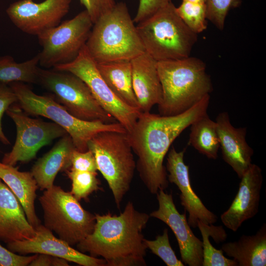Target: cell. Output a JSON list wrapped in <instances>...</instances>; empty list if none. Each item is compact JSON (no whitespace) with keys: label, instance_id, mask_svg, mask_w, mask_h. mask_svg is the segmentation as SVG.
Masks as SVG:
<instances>
[{"label":"cell","instance_id":"cell-1","mask_svg":"<svg viewBox=\"0 0 266 266\" xmlns=\"http://www.w3.org/2000/svg\"><path fill=\"white\" fill-rule=\"evenodd\" d=\"M207 95L186 111L173 116L141 112L127 133L139 177L149 192L156 195L168 185L164 161L174 140L196 120L207 113Z\"/></svg>","mask_w":266,"mask_h":266},{"label":"cell","instance_id":"cell-2","mask_svg":"<svg viewBox=\"0 0 266 266\" xmlns=\"http://www.w3.org/2000/svg\"><path fill=\"white\" fill-rule=\"evenodd\" d=\"M91 233L78 243L77 250L101 257L106 266H144L147 247L142 233L150 217L129 201L119 215L95 214Z\"/></svg>","mask_w":266,"mask_h":266},{"label":"cell","instance_id":"cell-3","mask_svg":"<svg viewBox=\"0 0 266 266\" xmlns=\"http://www.w3.org/2000/svg\"><path fill=\"white\" fill-rule=\"evenodd\" d=\"M157 69L162 89L158 104L161 115L183 113L213 90L205 64L198 58L157 62Z\"/></svg>","mask_w":266,"mask_h":266},{"label":"cell","instance_id":"cell-4","mask_svg":"<svg viewBox=\"0 0 266 266\" xmlns=\"http://www.w3.org/2000/svg\"><path fill=\"white\" fill-rule=\"evenodd\" d=\"M86 47L97 63L129 60L145 52L126 4L114 7L94 24Z\"/></svg>","mask_w":266,"mask_h":266},{"label":"cell","instance_id":"cell-5","mask_svg":"<svg viewBox=\"0 0 266 266\" xmlns=\"http://www.w3.org/2000/svg\"><path fill=\"white\" fill-rule=\"evenodd\" d=\"M136 27L145 52L157 62L189 57L198 40V34L182 21L172 2Z\"/></svg>","mask_w":266,"mask_h":266},{"label":"cell","instance_id":"cell-6","mask_svg":"<svg viewBox=\"0 0 266 266\" xmlns=\"http://www.w3.org/2000/svg\"><path fill=\"white\" fill-rule=\"evenodd\" d=\"M8 84L17 97V104L25 113L44 117L61 126L70 136L75 149L79 151L88 150L89 141L100 132L127 133L119 122L106 123L79 119L69 113L54 98L37 95L25 83L13 82Z\"/></svg>","mask_w":266,"mask_h":266},{"label":"cell","instance_id":"cell-7","mask_svg":"<svg viewBox=\"0 0 266 266\" xmlns=\"http://www.w3.org/2000/svg\"><path fill=\"white\" fill-rule=\"evenodd\" d=\"M96 159L98 170L106 180L116 206L129 191L136 163L127 133L103 131L92 137L88 144Z\"/></svg>","mask_w":266,"mask_h":266},{"label":"cell","instance_id":"cell-8","mask_svg":"<svg viewBox=\"0 0 266 266\" xmlns=\"http://www.w3.org/2000/svg\"><path fill=\"white\" fill-rule=\"evenodd\" d=\"M38 200L43 211L44 226L71 246L93 231L95 214L84 209L70 192L54 185Z\"/></svg>","mask_w":266,"mask_h":266},{"label":"cell","instance_id":"cell-9","mask_svg":"<svg viewBox=\"0 0 266 266\" xmlns=\"http://www.w3.org/2000/svg\"><path fill=\"white\" fill-rule=\"evenodd\" d=\"M38 83L54 95L56 100L74 117L84 121L115 122L94 97L86 84L67 71L39 68Z\"/></svg>","mask_w":266,"mask_h":266},{"label":"cell","instance_id":"cell-10","mask_svg":"<svg viewBox=\"0 0 266 266\" xmlns=\"http://www.w3.org/2000/svg\"><path fill=\"white\" fill-rule=\"evenodd\" d=\"M93 25L90 15L84 10L37 35L42 47L37 54L39 65L53 68L73 61L86 45Z\"/></svg>","mask_w":266,"mask_h":266},{"label":"cell","instance_id":"cell-11","mask_svg":"<svg viewBox=\"0 0 266 266\" xmlns=\"http://www.w3.org/2000/svg\"><path fill=\"white\" fill-rule=\"evenodd\" d=\"M5 112L14 122L17 133L11 150L3 157L1 162L4 164L15 166L19 162H28L35 158L41 148L67 133L53 122L30 117L17 103Z\"/></svg>","mask_w":266,"mask_h":266},{"label":"cell","instance_id":"cell-12","mask_svg":"<svg viewBox=\"0 0 266 266\" xmlns=\"http://www.w3.org/2000/svg\"><path fill=\"white\" fill-rule=\"evenodd\" d=\"M52 68L69 72L81 79L103 109L120 123L127 133L132 130L141 112L125 104L112 92L100 74L97 63L86 45L73 61Z\"/></svg>","mask_w":266,"mask_h":266},{"label":"cell","instance_id":"cell-13","mask_svg":"<svg viewBox=\"0 0 266 266\" xmlns=\"http://www.w3.org/2000/svg\"><path fill=\"white\" fill-rule=\"evenodd\" d=\"M71 0H19L6 10L12 23L20 31L37 36L59 25L69 10Z\"/></svg>","mask_w":266,"mask_h":266},{"label":"cell","instance_id":"cell-14","mask_svg":"<svg viewBox=\"0 0 266 266\" xmlns=\"http://www.w3.org/2000/svg\"><path fill=\"white\" fill-rule=\"evenodd\" d=\"M157 199L159 207L150 216L166 224L172 231L178 242L181 261L184 265L202 266V242L193 233L186 218V211L180 214L174 203L171 194L160 189Z\"/></svg>","mask_w":266,"mask_h":266},{"label":"cell","instance_id":"cell-15","mask_svg":"<svg viewBox=\"0 0 266 266\" xmlns=\"http://www.w3.org/2000/svg\"><path fill=\"white\" fill-rule=\"evenodd\" d=\"M186 148L177 151L172 146L168 153L166 170L168 172L167 180L178 187L180 194V203L188 212V223L192 228L197 227L200 220L205 224L215 223L218 217L210 211L195 193L191 185L189 166L184 161Z\"/></svg>","mask_w":266,"mask_h":266},{"label":"cell","instance_id":"cell-16","mask_svg":"<svg viewBox=\"0 0 266 266\" xmlns=\"http://www.w3.org/2000/svg\"><path fill=\"white\" fill-rule=\"evenodd\" d=\"M34 229L35 235L33 237L8 243L7 249L21 255L47 254L62 258L82 266H106L103 259L94 257L74 249L66 242L57 238L44 225L40 224Z\"/></svg>","mask_w":266,"mask_h":266},{"label":"cell","instance_id":"cell-17","mask_svg":"<svg viewBox=\"0 0 266 266\" xmlns=\"http://www.w3.org/2000/svg\"><path fill=\"white\" fill-rule=\"evenodd\" d=\"M238 192L229 208L221 215L226 227L236 232L245 221L259 211L261 191L263 182L259 166L252 164L241 178Z\"/></svg>","mask_w":266,"mask_h":266},{"label":"cell","instance_id":"cell-18","mask_svg":"<svg viewBox=\"0 0 266 266\" xmlns=\"http://www.w3.org/2000/svg\"><path fill=\"white\" fill-rule=\"evenodd\" d=\"M215 122L223 159L241 178L252 164L254 154L246 140V128L233 127L225 111L218 114Z\"/></svg>","mask_w":266,"mask_h":266},{"label":"cell","instance_id":"cell-19","mask_svg":"<svg viewBox=\"0 0 266 266\" xmlns=\"http://www.w3.org/2000/svg\"><path fill=\"white\" fill-rule=\"evenodd\" d=\"M35 235L23 208L15 195L0 178V240L7 244Z\"/></svg>","mask_w":266,"mask_h":266},{"label":"cell","instance_id":"cell-20","mask_svg":"<svg viewBox=\"0 0 266 266\" xmlns=\"http://www.w3.org/2000/svg\"><path fill=\"white\" fill-rule=\"evenodd\" d=\"M131 62L133 87L140 111L150 112L162 97L157 62L145 52Z\"/></svg>","mask_w":266,"mask_h":266},{"label":"cell","instance_id":"cell-21","mask_svg":"<svg viewBox=\"0 0 266 266\" xmlns=\"http://www.w3.org/2000/svg\"><path fill=\"white\" fill-rule=\"evenodd\" d=\"M75 149L71 138L66 133L49 152L38 159L31 172L40 190L51 188L58 172L70 168L71 156Z\"/></svg>","mask_w":266,"mask_h":266},{"label":"cell","instance_id":"cell-22","mask_svg":"<svg viewBox=\"0 0 266 266\" xmlns=\"http://www.w3.org/2000/svg\"><path fill=\"white\" fill-rule=\"evenodd\" d=\"M0 178L20 202L31 225L34 228L40 225L34 206L38 187L31 171H20L14 166L0 162Z\"/></svg>","mask_w":266,"mask_h":266},{"label":"cell","instance_id":"cell-23","mask_svg":"<svg viewBox=\"0 0 266 266\" xmlns=\"http://www.w3.org/2000/svg\"><path fill=\"white\" fill-rule=\"evenodd\" d=\"M221 249L237 266H266V224L255 234L242 235L236 241L224 243Z\"/></svg>","mask_w":266,"mask_h":266},{"label":"cell","instance_id":"cell-24","mask_svg":"<svg viewBox=\"0 0 266 266\" xmlns=\"http://www.w3.org/2000/svg\"><path fill=\"white\" fill-rule=\"evenodd\" d=\"M97 66L112 92L125 104L140 111L133 87L131 61L98 63Z\"/></svg>","mask_w":266,"mask_h":266},{"label":"cell","instance_id":"cell-25","mask_svg":"<svg viewBox=\"0 0 266 266\" xmlns=\"http://www.w3.org/2000/svg\"><path fill=\"white\" fill-rule=\"evenodd\" d=\"M190 127L188 144L207 158L216 160L220 148L216 122L206 113L195 121Z\"/></svg>","mask_w":266,"mask_h":266},{"label":"cell","instance_id":"cell-26","mask_svg":"<svg viewBox=\"0 0 266 266\" xmlns=\"http://www.w3.org/2000/svg\"><path fill=\"white\" fill-rule=\"evenodd\" d=\"M36 55L23 62L18 63L9 55L0 56V82L38 83L40 67Z\"/></svg>","mask_w":266,"mask_h":266},{"label":"cell","instance_id":"cell-27","mask_svg":"<svg viewBox=\"0 0 266 266\" xmlns=\"http://www.w3.org/2000/svg\"><path fill=\"white\" fill-rule=\"evenodd\" d=\"M197 227L202 238L203 261L202 266H237L233 259H230L224 255L221 249L214 247L209 241L211 236L216 243L224 241L227 234L222 226L208 225L199 220Z\"/></svg>","mask_w":266,"mask_h":266},{"label":"cell","instance_id":"cell-28","mask_svg":"<svg viewBox=\"0 0 266 266\" xmlns=\"http://www.w3.org/2000/svg\"><path fill=\"white\" fill-rule=\"evenodd\" d=\"M71 181V194L79 201L86 200L94 192L101 190L97 172L68 169L65 171Z\"/></svg>","mask_w":266,"mask_h":266},{"label":"cell","instance_id":"cell-29","mask_svg":"<svg viewBox=\"0 0 266 266\" xmlns=\"http://www.w3.org/2000/svg\"><path fill=\"white\" fill-rule=\"evenodd\" d=\"M176 11L186 26L196 34L207 28L206 7L205 2L182 1Z\"/></svg>","mask_w":266,"mask_h":266},{"label":"cell","instance_id":"cell-30","mask_svg":"<svg viewBox=\"0 0 266 266\" xmlns=\"http://www.w3.org/2000/svg\"><path fill=\"white\" fill-rule=\"evenodd\" d=\"M147 249L158 256L167 266H184L183 263L177 259L174 251L171 247L168 230L166 228L161 235L156 236L154 240L145 238Z\"/></svg>","mask_w":266,"mask_h":266},{"label":"cell","instance_id":"cell-31","mask_svg":"<svg viewBox=\"0 0 266 266\" xmlns=\"http://www.w3.org/2000/svg\"><path fill=\"white\" fill-rule=\"evenodd\" d=\"M241 2V0H205L207 19L223 30L229 11L240 6Z\"/></svg>","mask_w":266,"mask_h":266},{"label":"cell","instance_id":"cell-32","mask_svg":"<svg viewBox=\"0 0 266 266\" xmlns=\"http://www.w3.org/2000/svg\"><path fill=\"white\" fill-rule=\"evenodd\" d=\"M17 102V97L10 85L0 82V141L4 145H9L10 142L3 132L2 118L8 108Z\"/></svg>","mask_w":266,"mask_h":266},{"label":"cell","instance_id":"cell-33","mask_svg":"<svg viewBox=\"0 0 266 266\" xmlns=\"http://www.w3.org/2000/svg\"><path fill=\"white\" fill-rule=\"evenodd\" d=\"M69 169L97 172L98 167L94 154L89 149L85 152H80L75 149L71 156V166Z\"/></svg>","mask_w":266,"mask_h":266},{"label":"cell","instance_id":"cell-34","mask_svg":"<svg viewBox=\"0 0 266 266\" xmlns=\"http://www.w3.org/2000/svg\"><path fill=\"white\" fill-rule=\"evenodd\" d=\"M171 0H139L138 7L134 18V23H139L164 7Z\"/></svg>","mask_w":266,"mask_h":266},{"label":"cell","instance_id":"cell-35","mask_svg":"<svg viewBox=\"0 0 266 266\" xmlns=\"http://www.w3.org/2000/svg\"><path fill=\"white\" fill-rule=\"evenodd\" d=\"M90 15L94 24L101 16L111 9L115 0H79Z\"/></svg>","mask_w":266,"mask_h":266},{"label":"cell","instance_id":"cell-36","mask_svg":"<svg viewBox=\"0 0 266 266\" xmlns=\"http://www.w3.org/2000/svg\"><path fill=\"white\" fill-rule=\"evenodd\" d=\"M25 256L17 254L0 244V266H27L37 256Z\"/></svg>","mask_w":266,"mask_h":266},{"label":"cell","instance_id":"cell-37","mask_svg":"<svg viewBox=\"0 0 266 266\" xmlns=\"http://www.w3.org/2000/svg\"><path fill=\"white\" fill-rule=\"evenodd\" d=\"M54 256L45 254H37L36 258L29 264L30 266H52Z\"/></svg>","mask_w":266,"mask_h":266},{"label":"cell","instance_id":"cell-38","mask_svg":"<svg viewBox=\"0 0 266 266\" xmlns=\"http://www.w3.org/2000/svg\"><path fill=\"white\" fill-rule=\"evenodd\" d=\"M69 266L68 261L62 258L54 257L52 266Z\"/></svg>","mask_w":266,"mask_h":266},{"label":"cell","instance_id":"cell-39","mask_svg":"<svg viewBox=\"0 0 266 266\" xmlns=\"http://www.w3.org/2000/svg\"><path fill=\"white\" fill-rule=\"evenodd\" d=\"M182 1H187L194 2H205V0H182Z\"/></svg>","mask_w":266,"mask_h":266}]
</instances>
